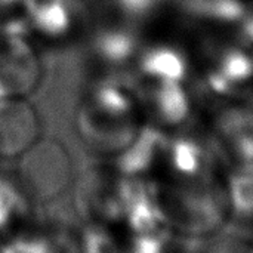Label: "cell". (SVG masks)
I'll return each instance as SVG.
<instances>
[{"label":"cell","mask_w":253,"mask_h":253,"mask_svg":"<svg viewBox=\"0 0 253 253\" xmlns=\"http://www.w3.org/2000/svg\"><path fill=\"white\" fill-rule=\"evenodd\" d=\"M74 125L80 141L96 156L113 159L138 133L136 99L117 80H99L79 99Z\"/></svg>","instance_id":"obj_1"},{"label":"cell","mask_w":253,"mask_h":253,"mask_svg":"<svg viewBox=\"0 0 253 253\" xmlns=\"http://www.w3.org/2000/svg\"><path fill=\"white\" fill-rule=\"evenodd\" d=\"M138 178L122 175L111 166L87 168L77 184L74 205L84 222L111 225L125 221L127 208L139 188Z\"/></svg>","instance_id":"obj_2"},{"label":"cell","mask_w":253,"mask_h":253,"mask_svg":"<svg viewBox=\"0 0 253 253\" xmlns=\"http://www.w3.org/2000/svg\"><path fill=\"white\" fill-rule=\"evenodd\" d=\"M18 160L16 181L31 202H50L71 182L73 162L59 141L39 138Z\"/></svg>","instance_id":"obj_3"},{"label":"cell","mask_w":253,"mask_h":253,"mask_svg":"<svg viewBox=\"0 0 253 253\" xmlns=\"http://www.w3.org/2000/svg\"><path fill=\"white\" fill-rule=\"evenodd\" d=\"M42 77V62L28 37L0 34V98H28Z\"/></svg>","instance_id":"obj_4"},{"label":"cell","mask_w":253,"mask_h":253,"mask_svg":"<svg viewBox=\"0 0 253 253\" xmlns=\"http://www.w3.org/2000/svg\"><path fill=\"white\" fill-rule=\"evenodd\" d=\"M40 132L39 114L28 98H0V157L18 159Z\"/></svg>","instance_id":"obj_5"},{"label":"cell","mask_w":253,"mask_h":253,"mask_svg":"<svg viewBox=\"0 0 253 253\" xmlns=\"http://www.w3.org/2000/svg\"><path fill=\"white\" fill-rule=\"evenodd\" d=\"M80 25L77 0H31L28 36L49 42L68 40Z\"/></svg>","instance_id":"obj_6"},{"label":"cell","mask_w":253,"mask_h":253,"mask_svg":"<svg viewBox=\"0 0 253 253\" xmlns=\"http://www.w3.org/2000/svg\"><path fill=\"white\" fill-rule=\"evenodd\" d=\"M163 150V135L154 127L141 126L133 139L113 157V166L125 176L139 178L156 165Z\"/></svg>","instance_id":"obj_7"},{"label":"cell","mask_w":253,"mask_h":253,"mask_svg":"<svg viewBox=\"0 0 253 253\" xmlns=\"http://www.w3.org/2000/svg\"><path fill=\"white\" fill-rule=\"evenodd\" d=\"M139 55L136 36L122 27H108L92 40V56L105 68H122Z\"/></svg>","instance_id":"obj_8"},{"label":"cell","mask_w":253,"mask_h":253,"mask_svg":"<svg viewBox=\"0 0 253 253\" xmlns=\"http://www.w3.org/2000/svg\"><path fill=\"white\" fill-rule=\"evenodd\" d=\"M31 215V200L18 181L0 176V243L15 236Z\"/></svg>","instance_id":"obj_9"},{"label":"cell","mask_w":253,"mask_h":253,"mask_svg":"<svg viewBox=\"0 0 253 253\" xmlns=\"http://www.w3.org/2000/svg\"><path fill=\"white\" fill-rule=\"evenodd\" d=\"M142 76L154 82H182L187 74L185 56L170 46H154L138 55Z\"/></svg>","instance_id":"obj_10"},{"label":"cell","mask_w":253,"mask_h":253,"mask_svg":"<svg viewBox=\"0 0 253 253\" xmlns=\"http://www.w3.org/2000/svg\"><path fill=\"white\" fill-rule=\"evenodd\" d=\"M221 132L240 165H253V114L233 110L221 120Z\"/></svg>","instance_id":"obj_11"},{"label":"cell","mask_w":253,"mask_h":253,"mask_svg":"<svg viewBox=\"0 0 253 253\" xmlns=\"http://www.w3.org/2000/svg\"><path fill=\"white\" fill-rule=\"evenodd\" d=\"M151 104L165 125H179L190 113L188 95L181 82H156Z\"/></svg>","instance_id":"obj_12"},{"label":"cell","mask_w":253,"mask_h":253,"mask_svg":"<svg viewBox=\"0 0 253 253\" xmlns=\"http://www.w3.org/2000/svg\"><path fill=\"white\" fill-rule=\"evenodd\" d=\"M179 215V224L185 231H209L215 228L222 216L221 202L215 199L212 193H203L194 196L191 200L184 202Z\"/></svg>","instance_id":"obj_13"},{"label":"cell","mask_w":253,"mask_h":253,"mask_svg":"<svg viewBox=\"0 0 253 253\" xmlns=\"http://www.w3.org/2000/svg\"><path fill=\"white\" fill-rule=\"evenodd\" d=\"M227 197L240 216L253 215V165H240L228 179Z\"/></svg>","instance_id":"obj_14"},{"label":"cell","mask_w":253,"mask_h":253,"mask_svg":"<svg viewBox=\"0 0 253 253\" xmlns=\"http://www.w3.org/2000/svg\"><path fill=\"white\" fill-rule=\"evenodd\" d=\"M31 0H0V34L28 37Z\"/></svg>","instance_id":"obj_15"},{"label":"cell","mask_w":253,"mask_h":253,"mask_svg":"<svg viewBox=\"0 0 253 253\" xmlns=\"http://www.w3.org/2000/svg\"><path fill=\"white\" fill-rule=\"evenodd\" d=\"M231 84L245 83L253 76V59L242 49H228L222 53L218 70Z\"/></svg>","instance_id":"obj_16"},{"label":"cell","mask_w":253,"mask_h":253,"mask_svg":"<svg viewBox=\"0 0 253 253\" xmlns=\"http://www.w3.org/2000/svg\"><path fill=\"white\" fill-rule=\"evenodd\" d=\"M169 159L179 173L196 175L202 168V151L199 145L188 139H178L169 147Z\"/></svg>","instance_id":"obj_17"},{"label":"cell","mask_w":253,"mask_h":253,"mask_svg":"<svg viewBox=\"0 0 253 253\" xmlns=\"http://www.w3.org/2000/svg\"><path fill=\"white\" fill-rule=\"evenodd\" d=\"M196 4L202 15L224 22L245 16V6L240 0H200Z\"/></svg>","instance_id":"obj_18"},{"label":"cell","mask_w":253,"mask_h":253,"mask_svg":"<svg viewBox=\"0 0 253 253\" xmlns=\"http://www.w3.org/2000/svg\"><path fill=\"white\" fill-rule=\"evenodd\" d=\"M166 0H114L119 10L133 19H141V18L150 16Z\"/></svg>","instance_id":"obj_19"},{"label":"cell","mask_w":253,"mask_h":253,"mask_svg":"<svg viewBox=\"0 0 253 253\" xmlns=\"http://www.w3.org/2000/svg\"><path fill=\"white\" fill-rule=\"evenodd\" d=\"M243 34H245V39L248 42H252L253 43V16L246 18L245 25H243Z\"/></svg>","instance_id":"obj_20"}]
</instances>
